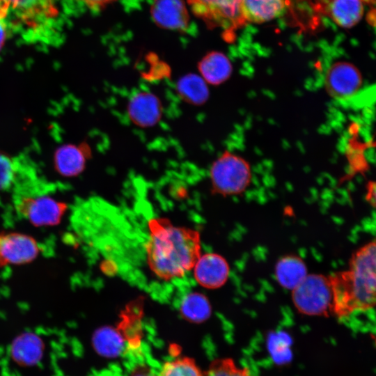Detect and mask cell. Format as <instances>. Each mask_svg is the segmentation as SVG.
<instances>
[{
    "instance_id": "obj_24",
    "label": "cell",
    "mask_w": 376,
    "mask_h": 376,
    "mask_svg": "<svg viewBox=\"0 0 376 376\" xmlns=\"http://www.w3.org/2000/svg\"><path fill=\"white\" fill-rule=\"evenodd\" d=\"M130 376H157L158 371L148 359L143 358L141 350H129Z\"/></svg>"
},
{
    "instance_id": "obj_10",
    "label": "cell",
    "mask_w": 376,
    "mask_h": 376,
    "mask_svg": "<svg viewBox=\"0 0 376 376\" xmlns=\"http://www.w3.org/2000/svg\"><path fill=\"white\" fill-rule=\"evenodd\" d=\"M162 104L155 94L140 91L128 100L127 113L131 122L141 128L155 126L162 116Z\"/></svg>"
},
{
    "instance_id": "obj_23",
    "label": "cell",
    "mask_w": 376,
    "mask_h": 376,
    "mask_svg": "<svg viewBox=\"0 0 376 376\" xmlns=\"http://www.w3.org/2000/svg\"><path fill=\"white\" fill-rule=\"evenodd\" d=\"M204 376H253L249 369L239 366L230 358H220L214 360Z\"/></svg>"
},
{
    "instance_id": "obj_9",
    "label": "cell",
    "mask_w": 376,
    "mask_h": 376,
    "mask_svg": "<svg viewBox=\"0 0 376 376\" xmlns=\"http://www.w3.org/2000/svg\"><path fill=\"white\" fill-rule=\"evenodd\" d=\"M39 253L37 242L19 233H0V266L23 265L33 261Z\"/></svg>"
},
{
    "instance_id": "obj_5",
    "label": "cell",
    "mask_w": 376,
    "mask_h": 376,
    "mask_svg": "<svg viewBox=\"0 0 376 376\" xmlns=\"http://www.w3.org/2000/svg\"><path fill=\"white\" fill-rule=\"evenodd\" d=\"M292 291V301L297 311L308 316L331 314L332 292L329 276L308 274Z\"/></svg>"
},
{
    "instance_id": "obj_28",
    "label": "cell",
    "mask_w": 376,
    "mask_h": 376,
    "mask_svg": "<svg viewBox=\"0 0 376 376\" xmlns=\"http://www.w3.org/2000/svg\"><path fill=\"white\" fill-rule=\"evenodd\" d=\"M368 193L366 195V200L370 203V204L375 207V184H370V188L368 189Z\"/></svg>"
},
{
    "instance_id": "obj_7",
    "label": "cell",
    "mask_w": 376,
    "mask_h": 376,
    "mask_svg": "<svg viewBox=\"0 0 376 376\" xmlns=\"http://www.w3.org/2000/svg\"><path fill=\"white\" fill-rule=\"evenodd\" d=\"M195 15L210 26L231 31L245 23L241 14V0H187Z\"/></svg>"
},
{
    "instance_id": "obj_6",
    "label": "cell",
    "mask_w": 376,
    "mask_h": 376,
    "mask_svg": "<svg viewBox=\"0 0 376 376\" xmlns=\"http://www.w3.org/2000/svg\"><path fill=\"white\" fill-rule=\"evenodd\" d=\"M52 188L33 194L14 196L16 212L35 226L59 224L68 205L49 194Z\"/></svg>"
},
{
    "instance_id": "obj_15",
    "label": "cell",
    "mask_w": 376,
    "mask_h": 376,
    "mask_svg": "<svg viewBox=\"0 0 376 376\" xmlns=\"http://www.w3.org/2000/svg\"><path fill=\"white\" fill-rule=\"evenodd\" d=\"M200 76L209 85L219 86L231 76L233 65L226 56L212 52L205 56L198 63Z\"/></svg>"
},
{
    "instance_id": "obj_13",
    "label": "cell",
    "mask_w": 376,
    "mask_h": 376,
    "mask_svg": "<svg viewBox=\"0 0 376 376\" xmlns=\"http://www.w3.org/2000/svg\"><path fill=\"white\" fill-rule=\"evenodd\" d=\"M289 0H241V14L246 22L263 23L283 15Z\"/></svg>"
},
{
    "instance_id": "obj_26",
    "label": "cell",
    "mask_w": 376,
    "mask_h": 376,
    "mask_svg": "<svg viewBox=\"0 0 376 376\" xmlns=\"http://www.w3.org/2000/svg\"><path fill=\"white\" fill-rule=\"evenodd\" d=\"M80 2L88 8L93 10H99L113 3L117 0H75Z\"/></svg>"
},
{
    "instance_id": "obj_22",
    "label": "cell",
    "mask_w": 376,
    "mask_h": 376,
    "mask_svg": "<svg viewBox=\"0 0 376 376\" xmlns=\"http://www.w3.org/2000/svg\"><path fill=\"white\" fill-rule=\"evenodd\" d=\"M56 159L59 170L68 175L81 172L85 164L84 155L79 148L74 146L60 149Z\"/></svg>"
},
{
    "instance_id": "obj_27",
    "label": "cell",
    "mask_w": 376,
    "mask_h": 376,
    "mask_svg": "<svg viewBox=\"0 0 376 376\" xmlns=\"http://www.w3.org/2000/svg\"><path fill=\"white\" fill-rule=\"evenodd\" d=\"M10 36L7 29L6 28L4 24L0 21V60L6 40Z\"/></svg>"
},
{
    "instance_id": "obj_25",
    "label": "cell",
    "mask_w": 376,
    "mask_h": 376,
    "mask_svg": "<svg viewBox=\"0 0 376 376\" xmlns=\"http://www.w3.org/2000/svg\"><path fill=\"white\" fill-rule=\"evenodd\" d=\"M16 169L15 157L0 154V191L12 189Z\"/></svg>"
},
{
    "instance_id": "obj_17",
    "label": "cell",
    "mask_w": 376,
    "mask_h": 376,
    "mask_svg": "<svg viewBox=\"0 0 376 376\" xmlns=\"http://www.w3.org/2000/svg\"><path fill=\"white\" fill-rule=\"evenodd\" d=\"M363 4L362 0H330L326 11L337 25L351 28L361 19L364 13Z\"/></svg>"
},
{
    "instance_id": "obj_14",
    "label": "cell",
    "mask_w": 376,
    "mask_h": 376,
    "mask_svg": "<svg viewBox=\"0 0 376 376\" xmlns=\"http://www.w3.org/2000/svg\"><path fill=\"white\" fill-rule=\"evenodd\" d=\"M304 260L297 255L288 254L276 263L274 275L277 283L284 289L292 290L308 274Z\"/></svg>"
},
{
    "instance_id": "obj_3",
    "label": "cell",
    "mask_w": 376,
    "mask_h": 376,
    "mask_svg": "<svg viewBox=\"0 0 376 376\" xmlns=\"http://www.w3.org/2000/svg\"><path fill=\"white\" fill-rule=\"evenodd\" d=\"M58 16V0H0V21L10 36L28 44H58L62 34Z\"/></svg>"
},
{
    "instance_id": "obj_29",
    "label": "cell",
    "mask_w": 376,
    "mask_h": 376,
    "mask_svg": "<svg viewBox=\"0 0 376 376\" xmlns=\"http://www.w3.org/2000/svg\"><path fill=\"white\" fill-rule=\"evenodd\" d=\"M364 3H367L371 6H374L375 3V0H362Z\"/></svg>"
},
{
    "instance_id": "obj_4",
    "label": "cell",
    "mask_w": 376,
    "mask_h": 376,
    "mask_svg": "<svg viewBox=\"0 0 376 376\" xmlns=\"http://www.w3.org/2000/svg\"><path fill=\"white\" fill-rule=\"evenodd\" d=\"M252 178L250 163L242 156L227 150L212 162L209 169L211 191L224 197L243 194Z\"/></svg>"
},
{
    "instance_id": "obj_21",
    "label": "cell",
    "mask_w": 376,
    "mask_h": 376,
    "mask_svg": "<svg viewBox=\"0 0 376 376\" xmlns=\"http://www.w3.org/2000/svg\"><path fill=\"white\" fill-rule=\"evenodd\" d=\"M157 376H204L194 360L187 357H175L159 368Z\"/></svg>"
},
{
    "instance_id": "obj_19",
    "label": "cell",
    "mask_w": 376,
    "mask_h": 376,
    "mask_svg": "<svg viewBox=\"0 0 376 376\" xmlns=\"http://www.w3.org/2000/svg\"><path fill=\"white\" fill-rule=\"evenodd\" d=\"M207 85L200 75L188 74L178 80L175 91L185 102L194 106H201L209 99Z\"/></svg>"
},
{
    "instance_id": "obj_2",
    "label": "cell",
    "mask_w": 376,
    "mask_h": 376,
    "mask_svg": "<svg viewBox=\"0 0 376 376\" xmlns=\"http://www.w3.org/2000/svg\"><path fill=\"white\" fill-rule=\"evenodd\" d=\"M331 292V314L346 318L357 311L375 306L376 244L370 241L356 250L346 270L329 275Z\"/></svg>"
},
{
    "instance_id": "obj_11",
    "label": "cell",
    "mask_w": 376,
    "mask_h": 376,
    "mask_svg": "<svg viewBox=\"0 0 376 376\" xmlns=\"http://www.w3.org/2000/svg\"><path fill=\"white\" fill-rule=\"evenodd\" d=\"M193 268L197 283L207 289L221 288L226 283L230 274L227 260L216 253H206L201 256Z\"/></svg>"
},
{
    "instance_id": "obj_20",
    "label": "cell",
    "mask_w": 376,
    "mask_h": 376,
    "mask_svg": "<svg viewBox=\"0 0 376 376\" xmlns=\"http://www.w3.org/2000/svg\"><path fill=\"white\" fill-rule=\"evenodd\" d=\"M181 316L191 323L205 322L212 314V306L203 294L193 292L186 295L180 302Z\"/></svg>"
},
{
    "instance_id": "obj_1",
    "label": "cell",
    "mask_w": 376,
    "mask_h": 376,
    "mask_svg": "<svg viewBox=\"0 0 376 376\" xmlns=\"http://www.w3.org/2000/svg\"><path fill=\"white\" fill-rule=\"evenodd\" d=\"M148 228L146 262L157 278L170 281L182 277L193 269L201 256L198 231L174 226L170 220L162 217L150 219Z\"/></svg>"
},
{
    "instance_id": "obj_18",
    "label": "cell",
    "mask_w": 376,
    "mask_h": 376,
    "mask_svg": "<svg viewBox=\"0 0 376 376\" xmlns=\"http://www.w3.org/2000/svg\"><path fill=\"white\" fill-rule=\"evenodd\" d=\"M95 351L101 356L113 358L125 351L126 342L118 329L104 326L97 329L92 337Z\"/></svg>"
},
{
    "instance_id": "obj_8",
    "label": "cell",
    "mask_w": 376,
    "mask_h": 376,
    "mask_svg": "<svg viewBox=\"0 0 376 376\" xmlns=\"http://www.w3.org/2000/svg\"><path fill=\"white\" fill-rule=\"evenodd\" d=\"M361 72L353 63L346 61L333 63L326 70L324 87L334 100L344 101L357 95L363 87Z\"/></svg>"
},
{
    "instance_id": "obj_12",
    "label": "cell",
    "mask_w": 376,
    "mask_h": 376,
    "mask_svg": "<svg viewBox=\"0 0 376 376\" xmlns=\"http://www.w3.org/2000/svg\"><path fill=\"white\" fill-rule=\"evenodd\" d=\"M151 13L154 21L162 27L174 30L187 27L189 14L182 0H154Z\"/></svg>"
},
{
    "instance_id": "obj_16",
    "label": "cell",
    "mask_w": 376,
    "mask_h": 376,
    "mask_svg": "<svg viewBox=\"0 0 376 376\" xmlns=\"http://www.w3.org/2000/svg\"><path fill=\"white\" fill-rule=\"evenodd\" d=\"M44 344L35 334L24 333L15 338L10 347V354L15 362L22 366H33L42 357Z\"/></svg>"
}]
</instances>
